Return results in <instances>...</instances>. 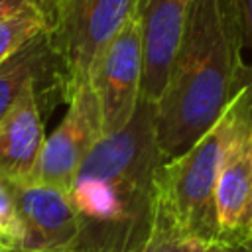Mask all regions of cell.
Returning a JSON list of instances; mask_svg holds the SVG:
<instances>
[{"label":"cell","instance_id":"obj_17","mask_svg":"<svg viewBox=\"0 0 252 252\" xmlns=\"http://www.w3.org/2000/svg\"><path fill=\"white\" fill-rule=\"evenodd\" d=\"M215 252H252V238L238 244H219Z\"/></svg>","mask_w":252,"mask_h":252},{"label":"cell","instance_id":"obj_4","mask_svg":"<svg viewBox=\"0 0 252 252\" xmlns=\"http://www.w3.org/2000/svg\"><path fill=\"white\" fill-rule=\"evenodd\" d=\"M136 0H61L55 20L47 32L57 65L59 98L65 102L83 85L91 71L120 32Z\"/></svg>","mask_w":252,"mask_h":252},{"label":"cell","instance_id":"obj_12","mask_svg":"<svg viewBox=\"0 0 252 252\" xmlns=\"http://www.w3.org/2000/svg\"><path fill=\"white\" fill-rule=\"evenodd\" d=\"M49 28H51V20L37 10H26V12L2 18L0 20V63L8 59L12 53H16L33 35L47 32Z\"/></svg>","mask_w":252,"mask_h":252},{"label":"cell","instance_id":"obj_3","mask_svg":"<svg viewBox=\"0 0 252 252\" xmlns=\"http://www.w3.org/2000/svg\"><path fill=\"white\" fill-rule=\"evenodd\" d=\"M236 116L234 98L219 120L181 154L159 163L154 175V213L183 238L220 244L215 205L219 165Z\"/></svg>","mask_w":252,"mask_h":252},{"label":"cell","instance_id":"obj_1","mask_svg":"<svg viewBox=\"0 0 252 252\" xmlns=\"http://www.w3.org/2000/svg\"><path fill=\"white\" fill-rule=\"evenodd\" d=\"M163 159L156 106L140 100L124 128L100 136L71 181L81 224L77 252H140L152 226L154 175Z\"/></svg>","mask_w":252,"mask_h":252},{"label":"cell","instance_id":"obj_8","mask_svg":"<svg viewBox=\"0 0 252 252\" xmlns=\"http://www.w3.org/2000/svg\"><path fill=\"white\" fill-rule=\"evenodd\" d=\"M193 0H136L142 28L140 100L158 104L179 49Z\"/></svg>","mask_w":252,"mask_h":252},{"label":"cell","instance_id":"obj_16","mask_svg":"<svg viewBox=\"0 0 252 252\" xmlns=\"http://www.w3.org/2000/svg\"><path fill=\"white\" fill-rule=\"evenodd\" d=\"M240 26H242V35H244V45L252 47V0H234Z\"/></svg>","mask_w":252,"mask_h":252},{"label":"cell","instance_id":"obj_11","mask_svg":"<svg viewBox=\"0 0 252 252\" xmlns=\"http://www.w3.org/2000/svg\"><path fill=\"white\" fill-rule=\"evenodd\" d=\"M49 32V30H47ZM47 32L33 35L16 53L0 63V118L30 83L47 85L57 91V65Z\"/></svg>","mask_w":252,"mask_h":252},{"label":"cell","instance_id":"obj_6","mask_svg":"<svg viewBox=\"0 0 252 252\" xmlns=\"http://www.w3.org/2000/svg\"><path fill=\"white\" fill-rule=\"evenodd\" d=\"M89 83L98 100L102 136L124 128L140 104L142 89V28L136 6L98 55Z\"/></svg>","mask_w":252,"mask_h":252},{"label":"cell","instance_id":"obj_18","mask_svg":"<svg viewBox=\"0 0 252 252\" xmlns=\"http://www.w3.org/2000/svg\"><path fill=\"white\" fill-rule=\"evenodd\" d=\"M0 252H77L75 248L69 250H32V248H20V246H0Z\"/></svg>","mask_w":252,"mask_h":252},{"label":"cell","instance_id":"obj_9","mask_svg":"<svg viewBox=\"0 0 252 252\" xmlns=\"http://www.w3.org/2000/svg\"><path fill=\"white\" fill-rule=\"evenodd\" d=\"M16 199L24 238L20 248L69 250L75 248L81 224L71 195L41 181L10 183Z\"/></svg>","mask_w":252,"mask_h":252},{"label":"cell","instance_id":"obj_13","mask_svg":"<svg viewBox=\"0 0 252 252\" xmlns=\"http://www.w3.org/2000/svg\"><path fill=\"white\" fill-rule=\"evenodd\" d=\"M219 244L207 246L195 240L183 238L165 219L152 211V226L150 234L140 248V252H215Z\"/></svg>","mask_w":252,"mask_h":252},{"label":"cell","instance_id":"obj_14","mask_svg":"<svg viewBox=\"0 0 252 252\" xmlns=\"http://www.w3.org/2000/svg\"><path fill=\"white\" fill-rule=\"evenodd\" d=\"M24 230L16 209L12 185L0 181V246H22Z\"/></svg>","mask_w":252,"mask_h":252},{"label":"cell","instance_id":"obj_15","mask_svg":"<svg viewBox=\"0 0 252 252\" xmlns=\"http://www.w3.org/2000/svg\"><path fill=\"white\" fill-rule=\"evenodd\" d=\"M59 2L61 0H0V20L20 14V12H26V10H37V12L45 14L53 24Z\"/></svg>","mask_w":252,"mask_h":252},{"label":"cell","instance_id":"obj_10","mask_svg":"<svg viewBox=\"0 0 252 252\" xmlns=\"http://www.w3.org/2000/svg\"><path fill=\"white\" fill-rule=\"evenodd\" d=\"M39 85L30 83L0 118V181H28L45 142Z\"/></svg>","mask_w":252,"mask_h":252},{"label":"cell","instance_id":"obj_2","mask_svg":"<svg viewBox=\"0 0 252 252\" xmlns=\"http://www.w3.org/2000/svg\"><path fill=\"white\" fill-rule=\"evenodd\" d=\"M242 49L234 0H193L165 91L156 104L158 146L165 159L201 138L252 79Z\"/></svg>","mask_w":252,"mask_h":252},{"label":"cell","instance_id":"obj_7","mask_svg":"<svg viewBox=\"0 0 252 252\" xmlns=\"http://www.w3.org/2000/svg\"><path fill=\"white\" fill-rule=\"evenodd\" d=\"M102 136L100 108L91 83H83L67 100V112L55 132L45 138L32 181L69 191L71 181Z\"/></svg>","mask_w":252,"mask_h":252},{"label":"cell","instance_id":"obj_5","mask_svg":"<svg viewBox=\"0 0 252 252\" xmlns=\"http://www.w3.org/2000/svg\"><path fill=\"white\" fill-rule=\"evenodd\" d=\"M236 116L215 187L220 244L252 238V79L234 96Z\"/></svg>","mask_w":252,"mask_h":252}]
</instances>
